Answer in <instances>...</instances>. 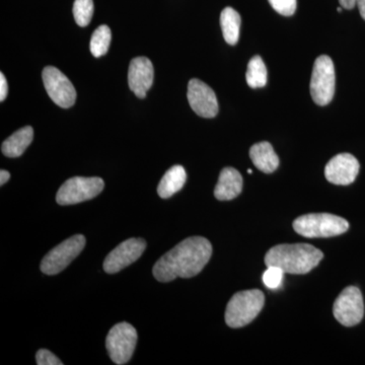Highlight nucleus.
I'll list each match as a JSON object with an SVG mask.
<instances>
[{"instance_id": "19", "label": "nucleus", "mask_w": 365, "mask_h": 365, "mask_svg": "<svg viewBox=\"0 0 365 365\" xmlns=\"http://www.w3.org/2000/svg\"><path fill=\"white\" fill-rule=\"evenodd\" d=\"M242 19L240 14L232 7H225L220 14V26L223 38L227 44L235 45L240 39Z\"/></svg>"}, {"instance_id": "7", "label": "nucleus", "mask_w": 365, "mask_h": 365, "mask_svg": "<svg viewBox=\"0 0 365 365\" xmlns=\"http://www.w3.org/2000/svg\"><path fill=\"white\" fill-rule=\"evenodd\" d=\"M85 235H76L53 248L41 262V271L46 275H56L64 270L85 249Z\"/></svg>"}, {"instance_id": "8", "label": "nucleus", "mask_w": 365, "mask_h": 365, "mask_svg": "<svg viewBox=\"0 0 365 365\" xmlns=\"http://www.w3.org/2000/svg\"><path fill=\"white\" fill-rule=\"evenodd\" d=\"M136 343V329L130 324L122 322L110 330L106 340V347L112 361L122 365L126 364L131 359Z\"/></svg>"}, {"instance_id": "12", "label": "nucleus", "mask_w": 365, "mask_h": 365, "mask_svg": "<svg viewBox=\"0 0 365 365\" xmlns=\"http://www.w3.org/2000/svg\"><path fill=\"white\" fill-rule=\"evenodd\" d=\"M187 97L192 110L198 116L215 118L218 114L217 98L215 91L200 79L193 78L189 81Z\"/></svg>"}, {"instance_id": "1", "label": "nucleus", "mask_w": 365, "mask_h": 365, "mask_svg": "<svg viewBox=\"0 0 365 365\" xmlns=\"http://www.w3.org/2000/svg\"><path fill=\"white\" fill-rule=\"evenodd\" d=\"M212 255V246L207 239L192 237L184 240L153 266V273L160 282H170L176 278H191L198 275Z\"/></svg>"}, {"instance_id": "31", "label": "nucleus", "mask_w": 365, "mask_h": 365, "mask_svg": "<svg viewBox=\"0 0 365 365\" xmlns=\"http://www.w3.org/2000/svg\"><path fill=\"white\" fill-rule=\"evenodd\" d=\"M248 173H249V174H253V170H248Z\"/></svg>"}, {"instance_id": "3", "label": "nucleus", "mask_w": 365, "mask_h": 365, "mask_svg": "<svg viewBox=\"0 0 365 365\" xmlns=\"http://www.w3.org/2000/svg\"><path fill=\"white\" fill-rule=\"evenodd\" d=\"M265 297L259 289L244 290L232 295L225 309V323L230 328L251 324L261 313Z\"/></svg>"}, {"instance_id": "20", "label": "nucleus", "mask_w": 365, "mask_h": 365, "mask_svg": "<svg viewBox=\"0 0 365 365\" xmlns=\"http://www.w3.org/2000/svg\"><path fill=\"white\" fill-rule=\"evenodd\" d=\"M246 79L248 86L252 88H264L267 83V68L258 55L250 60Z\"/></svg>"}, {"instance_id": "21", "label": "nucleus", "mask_w": 365, "mask_h": 365, "mask_svg": "<svg viewBox=\"0 0 365 365\" xmlns=\"http://www.w3.org/2000/svg\"><path fill=\"white\" fill-rule=\"evenodd\" d=\"M112 33L109 26L103 25L98 26L93 32L91 39V52L93 56L102 57L107 54L111 44Z\"/></svg>"}, {"instance_id": "5", "label": "nucleus", "mask_w": 365, "mask_h": 365, "mask_svg": "<svg viewBox=\"0 0 365 365\" xmlns=\"http://www.w3.org/2000/svg\"><path fill=\"white\" fill-rule=\"evenodd\" d=\"M105 182L98 177H74L67 180L57 192L59 205H73L91 200L102 193Z\"/></svg>"}, {"instance_id": "11", "label": "nucleus", "mask_w": 365, "mask_h": 365, "mask_svg": "<svg viewBox=\"0 0 365 365\" xmlns=\"http://www.w3.org/2000/svg\"><path fill=\"white\" fill-rule=\"evenodd\" d=\"M146 242L143 239L126 240L113 250L106 257L104 270L108 274H115L128 267L132 263L138 260L145 251Z\"/></svg>"}, {"instance_id": "18", "label": "nucleus", "mask_w": 365, "mask_h": 365, "mask_svg": "<svg viewBox=\"0 0 365 365\" xmlns=\"http://www.w3.org/2000/svg\"><path fill=\"white\" fill-rule=\"evenodd\" d=\"M186 170L182 165L170 168L160 180L158 187V194L160 198L168 199L178 193L186 182Z\"/></svg>"}, {"instance_id": "6", "label": "nucleus", "mask_w": 365, "mask_h": 365, "mask_svg": "<svg viewBox=\"0 0 365 365\" xmlns=\"http://www.w3.org/2000/svg\"><path fill=\"white\" fill-rule=\"evenodd\" d=\"M336 76L332 59L322 55L314 61L311 79V96L319 106L332 102L335 95Z\"/></svg>"}, {"instance_id": "24", "label": "nucleus", "mask_w": 365, "mask_h": 365, "mask_svg": "<svg viewBox=\"0 0 365 365\" xmlns=\"http://www.w3.org/2000/svg\"><path fill=\"white\" fill-rule=\"evenodd\" d=\"M269 4L281 16H292L297 11V0H268Z\"/></svg>"}, {"instance_id": "14", "label": "nucleus", "mask_w": 365, "mask_h": 365, "mask_svg": "<svg viewBox=\"0 0 365 365\" xmlns=\"http://www.w3.org/2000/svg\"><path fill=\"white\" fill-rule=\"evenodd\" d=\"M153 66L146 57L132 59L128 71V83L136 97L144 98L153 83Z\"/></svg>"}, {"instance_id": "25", "label": "nucleus", "mask_w": 365, "mask_h": 365, "mask_svg": "<svg viewBox=\"0 0 365 365\" xmlns=\"http://www.w3.org/2000/svg\"><path fill=\"white\" fill-rule=\"evenodd\" d=\"M38 365H62L63 362L47 349H40L36 354Z\"/></svg>"}, {"instance_id": "28", "label": "nucleus", "mask_w": 365, "mask_h": 365, "mask_svg": "<svg viewBox=\"0 0 365 365\" xmlns=\"http://www.w3.org/2000/svg\"><path fill=\"white\" fill-rule=\"evenodd\" d=\"M9 178H11V174L7 170H1V172H0V185L4 186L9 181Z\"/></svg>"}, {"instance_id": "22", "label": "nucleus", "mask_w": 365, "mask_h": 365, "mask_svg": "<svg viewBox=\"0 0 365 365\" xmlns=\"http://www.w3.org/2000/svg\"><path fill=\"white\" fill-rule=\"evenodd\" d=\"M72 11H73L74 20L79 26H88L93 14V0H76Z\"/></svg>"}, {"instance_id": "15", "label": "nucleus", "mask_w": 365, "mask_h": 365, "mask_svg": "<svg viewBox=\"0 0 365 365\" xmlns=\"http://www.w3.org/2000/svg\"><path fill=\"white\" fill-rule=\"evenodd\" d=\"M242 177L234 168H225L218 178L215 196L220 201H230L242 193Z\"/></svg>"}, {"instance_id": "17", "label": "nucleus", "mask_w": 365, "mask_h": 365, "mask_svg": "<svg viewBox=\"0 0 365 365\" xmlns=\"http://www.w3.org/2000/svg\"><path fill=\"white\" fill-rule=\"evenodd\" d=\"M34 130L32 127L26 126L9 136L2 143L1 151L7 158H19L25 153L32 143Z\"/></svg>"}, {"instance_id": "27", "label": "nucleus", "mask_w": 365, "mask_h": 365, "mask_svg": "<svg viewBox=\"0 0 365 365\" xmlns=\"http://www.w3.org/2000/svg\"><path fill=\"white\" fill-rule=\"evenodd\" d=\"M341 6L346 9H352L356 6V0H339Z\"/></svg>"}, {"instance_id": "30", "label": "nucleus", "mask_w": 365, "mask_h": 365, "mask_svg": "<svg viewBox=\"0 0 365 365\" xmlns=\"http://www.w3.org/2000/svg\"><path fill=\"white\" fill-rule=\"evenodd\" d=\"M338 13H342V9L339 7V9H337Z\"/></svg>"}, {"instance_id": "26", "label": "nucleus", "mask_w": 365, "mask_h": 365, "mask_svg": "<svg viewBox=\"0 0 365 365\" xmlns=\"http://www.w3.org/2000/svg\"><path fill=\"white\" fill-rule=\"evenodd\" d=\"M9 93V86H7V81L4 74L0 73V102H4L7 97Z\"/></svg>"}, {"instance_id": "13", "label": "nucleus", "mask_w": 365, "mask_h": 365, "mask_svg": "<svg viewBox=\"0 0 365 365\" xmlns=\"http://www.w3.org/2000/svg\"><path fill=\"white\" fill-rule=\"evenodd\" d=\"M359 160L350 153H340L327 163L325 177L334 185L347 186L352 184L359 175Z\"/></svg>"}, {"instance_id": "16", "label": "nucleus", "mask_w": 365, "mask_h": 365, "mask_svg": "<svg viewBox=\"0 0 365 365\" xmlns=\"http://www.w3.org/2000/svg\"><path fill=\"white\" fill-rule=\"evenodd\" d=\"M250 158L255 167L265 174H271L279 167V158L267 141L254 144L250 150Z\"/></svg>"}, {"instance_id": "2", "label": "nucleus", "mask_w": 365, "mask_h": 365, "mask_svg": "<svg viewBox=\"0 0 365 365\" xmlns=\"http://www.w3.org/2000/svg\"><path fill=\"white\" fill-rule=\"evenodd\" d=\"M323 252L309 244H283L272 247L265 255L266 266H276L284 273L307 274L323 260Z\"/></svg>"}, {"instance_id": "4", "label": "nucleus", "mask_w": 365, "mask_h": 365, "mask_svg": "<svg viewBox=\"0 0 365 365\" xmlns=\"http://www.w3.org/2000/svg\"><path fill=\"white\" fill-rule=\"evenodd\" d=\"M348 228L347 220L330 213H309L299 216L294 222L295 232L309 239L337 237L345 234Z\"/></svg>"}, {"instance_id": "29", "label": "nucleus", "mask_w": 365, "mask_h": 365, "mask_svg": "<svg viewBox=\"0 0 365 365\" xmlns=\"http://www.w3.org/2000/svg\"><path fill=\"white\" fill-rule=\"evenodd\" d=\"M357 6H359L360 16L365 20V0H356Z\"/></svg>"}, {"instance_id": "9", "label": "nucleus", "mask_w": 365, "mask_h": 365, "mask_svg": "<svg viewBox=\"0 0 365 365\" xmlns=\"http://www.w3.org/2000/svg\"><path fill=\"white\" fill-rule=\"evenodd\" d=\"M333 314L341 325H359L364 316V297L359 288L346 287L334 302Z\"/></svg>"}, {"instance_id": "10", "label": "nucleus", "mask_w": 365, "mask_h": 365, "mask_svg": "<svg viewBox=\"0 0 365 365\" xmlns=\"http://www.w3.org/2000/svg\"><path fill=\"white\" fill-rule=\"evenodd\" d=\"M43 83L50 98L59 107L67 109L76 101V91L71 81L54 66L45 67Z\"/></svg>"}, {"instance_id": "23", "label": "nucleus", "mask_w": 365, "mask_h": 365, "mask_svg": "<svg viewBox=\"0 0 365 365\" xmlns=\"http://www.w3.org/2000/svg\"><path fill=\"white\" fill-rule=\"evenodd\" d=\"M284 271L276 266L267 267V270L263 274V282L269 289H277L281 287L283 281Z\"/></svg>"}]
</instances>
